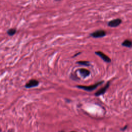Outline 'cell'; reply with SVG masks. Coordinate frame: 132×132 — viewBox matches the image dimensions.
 <instances>
[{"label":"cell","mask_w":132,"mask_h":132,"mask_svg":"<svg viewBox=\"0 0 132 132\" xmlns=\"http://www.w3.org/2000/svg\"><path fill=\"white\" fill-rule=\"evenodd\" d=\"M104 83L103 81H100L98 82L97 83L95 84L94 85H90V86H83V85H78L76 87L78 88L79 89H83L84 90L87 91H91L95 89H97V87H98L100 85H102V84Z\"/></svg>","instance_id":"cell-1"},{"label":"cell","mask_w":132,"mask_h":132,"mask_svg":"<svg viewBox=\"0 0 132 132\" xmlns=\"http://www.w3.org/2000/svg\"><path fill=\"white\" fill-rule=\"evenodd\" d=\"M106 33L105 31L100 30L96 31L91 33L90 35L93 38H98L103 37L105 36H106Z\"/></svg>","instance_id":"cell-2"},{"label":"cell","mask_w":132,"mask_h":132,"mask_svg":"<svg viewBox=\"0 0 132 132\" xmlns=\"http://www.w3.org/2000/svg\"><path fill=\"white\" fill-rule=\"evenodd\" d=\"M110 85V82H108L106 83L105 86H104L103 87L101 88L100 89H99L98 91H97L95 93V95L97 96V97H99V96L104 94L106 92L108 88H109Z\"/></svg>","instance_id":"cell-3"},{"label":"cell","mask_w":132,"mask_h":132,"mask_svg":"<svg viewBox=\"0 0 132 132\" xmlns=\"http://www.w3.org/2000/svg\"><path fill=\"white\" fill-rule=\"evenodd\" d=\"M39 82L36 80H30L25 84V88H31L33 87H35L38 86Z\"/></svg>","instance_id":"cell-4"},{"label":"cell","mask_w":132,"mask_h":132,"mask_svg":"<svg viewBox=\"0 0 132 132\" xmlns=\"http://www.w3.org/2000/svg\"><path fill=\"white\" fill-rule=\"evenodd\" d=\"M95 54L98 55L100 57H101L105 62L107 63H110L111 62V58L109 56H107L106 55H105L104 53H103L102 52L97 51L95 52Z\"/></svg>","instance_id":"cell-5"},{"label":"cell","mask_w":132,"mask_h":132,"mask_svg":"<svg viewBox=\"0 0 132 132\" xmlns=\"http://www.w3.org/2000/svg\"><path fill=\"white\" fill-rule=\"evenodd\" d=\"M122 23V20L120 19H116L113 20L108 23V25L111 28H116L120 25Z\"/></svg>","instance_id":"cell-6"},{"label":"cell","mask_w":132,"mask_h":132,"mask_svg":"<svg viewBox=\"0 0 132 132\" xmlns=\"http://www.w3.org/2000/svg\"><path fill=\"white\" fill-rule=\"evenodd\" d=\"M78 71H79L80 74L81 75V76L84 78H86V77H88L90 74V71L86 69L82 68V69H79Z\"/></svg>","instance_id":"cell-7"},{"label":"cell","mask_w":132,"mask_h":132,"mask_svg":"<svg viewBox=\"0 0 132 132\" xmlns=\"http://www.w3.org/2000/svg\"><path fill=\"white\" fill-rule=\"evenodd\" d=\"M122 45L127 47H132V41L129 40H125L122 43Z\"/></svg>","instance_id":"cell-8"},{"label":"cell","mask_w":132,"mask_h":132,"mask_svg":"<svg viewBox=\"0 0 132 132\" xmlns=\"http://www.w3.org/2000/svg\"><path fill=\"white\" fill-rule=\"evenodd\" d=\"M17 30L15 29H10L7 31V34L10 36H13L16 33Z\"/></svg>","instance_id":"cell-9"},{"label":"cell","mask_w":132,"mask_h":132,"mask_svg":"<svg viewBox=\"0 0 132 132\" xmlns=\"http://www.w3.org/2000/svg\"><path fill=\"white\" fill-rule=\"evenodd\" d=\"M77 64L85 66H90V63L87 61H79L76 63Z\"/></svg>","instance_id":"cell-10"},{"label":"cell","mask_w":132,"mask_h":132,"mask_svg":"<svg viewBox=\"0 0 132 132\" xmlns=\"http://www.w3.org/2000/svg\"><path fill=\"white\" fill-rule=\"evenodd\" d=\"M127 128V125H125L123 128H122L121 129V130H126V129Z\"/></svg>","instance_id":"cell-11"},{"label":"cell","mask_w":132,"mask_h":132,"mask_svg":"<svg viewBox=\"0 0 132 132\" xmlns=\"http://www.w3.org/2000/svg\"><path fill=\"white\" fill-rule=\"evenodd\" d=\"M81 54V53H80H80H77L76 54H75V55L73 56V57H75V56H77L78 55H79V54Z\"/></svg>","instance_id":"cell-12"},{"label":"cell","mask_w":132,"mask_h":132,"mask_svg":"<svg viewBox=\"0 0 132 132\" xmlns=\"http://www.w3.org/2000/svg\"><path fill=\"white\" fill-rule=\"evenodd\" d=\"M59 132H65V131H64L62 130V131H59Z\"/></svg>","instance_id":"cell-13"},{"label":"cell","mask_w":132,"mask_h":132,"mask_svg":"<svg viewBox=\"0 0 132 132\" xmlns=\"http://www.w3.org/2000/svg\"><path fill=\"white\" fill-rule=\"evenodd\" d=\"M70 132H76V131H71Z\"/></svg>","instance_id":"cell-14"},{"label":"cell","mask_w":132,"mask_h":132,"mask_svg":"<svg viewBox=\"0 0 132 132\" xmlns=\"http://www.w3.org/2000/svg\"><path fill=\"white\" fill-rule=\"evenodd\" d=\"M55 1H61V0H55Z\"/></svg>","instance_id":"cell-15"}]
</instances>
